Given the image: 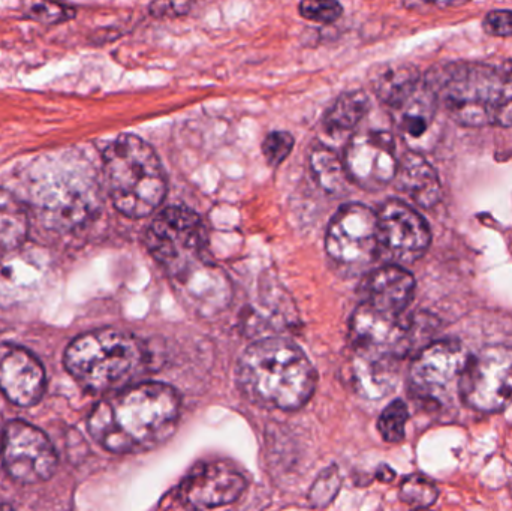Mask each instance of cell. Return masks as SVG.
Wrapping results in <instances>:
<instances>
[{
    "instance_id": "6da1fadb",
    "label": "cell",
    "mask_w": 512,
    "mask_h": 511,
    "mask_svg": "<svg viewBox=\"0 0 512 511\" xmlns=\"http://www.w3.org/2000/svg\"><path fill=\"white\" fill-rule=\"evenodd\" d=\"M179 413L180 398L173 387L138 384L96 405L89 432L108 452H146L173 434Z\"/></svg>"
},
{
    "instance_id": "7a4b0ae2",
    "label": "cell",
    "mask_w": 512,
    "mask_h": 511,
    "mask_svg": "<svg viewBox=\"0 0 512 511\" xmlns=\"http://www.w3.org/2000/svg\"><path fill=\"white\" fill-rule=\"evenodd\" d=\"M29 203L50 230L83 227L101 207L98 174L77 150L42 156L30 168Z\"/></svg>"
},
{
    "instance_id": "3957f363",
    "label": "cell",
    "mask_w": 512,
    "mask_h": 511,
    "mask_svg": "<svg viewBox=\"0 0 512 511\" xmlns=\"http://www.w3.org/2000/svg\"><path fill=\"white\" fill-rule=\"evenodd\" d=\"M237 378L254 404L274 410H300L315 392L312 363L298 345L283 338L249 345L240 357Z\"/></svg>"
},
{
    "instance_id": "277c9868",
    "label": "cell",
    "mask_w": 512,
    "mask_h": 511,
    "mask_svg": "<svg viewBox=\"0 0 512 511\" xmlns=\"http://www.w3.org/2000/svg\"><path fill=\"white\" fill-rule=\"evenodd\" d=\"M427 84L460 125L512 126V60L451 65Z\"/></svg>"
},
{
    "instance_id": "5b68a950",
    "label": "cell",
    "mask_w": 512,
    "mask_h": 511,
    "mask_svg": "<svg viewBox=\"0 0 512 511\" xmlns=\"http://www.w3.org/2000/svg\"><path fill=\"white\" fill-rule=\"evenodd\" d=\"M107 188L114 206L129 218L152 215L167 195V180L152 146L123 134L102 155Z\"/></svg>"
},
{
    "instance_id": "8992f818",
    "label": "cell",
    "mask_w": 512,
    "mask_h": 511,
    "mask_svg": "<svg viewBox=\"0 0 512 511\" xmlns=\"http://www.w3.org/2000/svg\"><path fill=\"white\" fill-rule=\"evenodd\" d=\"M141 341L116 329L93 330L69 344L65 366L69 374L92 392L120 390L146 366Z\"/></svg>"
},
{
    "instance_id": "52a82bcc",
    "label": "cell",
    "mask_w": 512,
    "mask_h": 511,
    "mask_svg": "<svg viewBox=\"0 0 512 511\" xmlns=\"http://www.w3.org/2000/svg\"><path fill=\"white\" fill-rule=\"evenodd\" d=\"M327 255L346 272H363L378 255V218L363 204H348L331 219Z\"/></svg>"
},
{
    "instance_id": "ba28073f",
    "label": "cell",
    "mask_w": 512,
    "mask_h": 511,
    "mask_svg": "<svg viewBox=\"0 0 512 511\" xmlns=\"http://www.w3.org/2000/svg\"><path fill=\"white\" fill-rule=\"evenodd\" d=\"M459 393L469 407L483 413L507 408L512 402V347L492 345L469 357Z\"/></svg>"
},
{
    "instance_id": "9c48e42d",
    "label": "cell",
    "mask_w": 512,
    "mask_h": 511,
    "mask_svg": "<svg viewBox=\"0 0 512 511\" xmlns=\"http://www.w3.org/2000/svg\"><path fill=\"white\" fill-rule=\"evenodd\" d=\"M0 456L11 479L35 485L53 476L57 455L44 432L26 422H12L3 429Z\"/></svg>"
},
{
    "instance_id": "30bf717a",
    "label": "cell",
    "mask_w": 512,
    "mask_h": 511,
    "mask_svg": "<svg viewBox=\"0 0 512 511\" xmlns=\"http://www.w3.org/2000/svg\"><path fill=\"white\" fill-rule=\"evenodd\" d=\"M206 243V227L197 213L185 207L162 210L147 231V246L153 257L171 269H182L198 257Z\"/></svg>"
},
{
    "instance_id": "8fae6325",
    "label": "cell",
    "mask_w": 512,
    "mask_h": 511,
    "mask_svg": "<svg viewBox=\"0 0 512 511\" xmlns=\"http://www.w3.org/2000/svg\"><path fill=\"white\" fill-rule=\"evenodd\" d=\"M378 254L394 266L420 260L430 246V230L420 213L402 201L390 200L376 213Z\"/></svg>"
},
{
    "instance_id": "7c38bea8",
    "label": "cell",
    "mask_w": 512,
    "mask_h": 511,
    "mask_svg": "<svg viewBox=\"0 0 512 511\" xmlns=\"http://www.w3.org/2000/svg\"><path fill=\"white\" fill-rule=\"evenodd\" d=\"M466 348L457 341L427 345L414 360L409 380L415 395L426 401L441 402L457 387L469 362Z\"/></svg>"
},
{
    "instance_id": "4fadbf2b",
    "label": "cell",
    "mask_w": 512,
    "mask_h": 511,
    "mask_svg": "<svg viewBox=\"0 0 512 511\" xmlns=\"http://www.w3.org/2000/svg\"><path fill=\"white\" fill-rule=\"evenodd\" d=\"M349 180L367 191H378L394 180L399 167L393 135L385 131L358 132L343 156Z\"/></svg>"
},
{
    "instance_id": "5bb4252c",
    "label": "cell",
    "mask_w": 512,
    "mask_h": 511,
    "mask_svg": "<svg viewBox=\"0 0 512 511\" xmlns=\"http://www.w3.org/2000/svg\"><path fill=\"white\" fill-rule=\"evenodd\" d=\"M246 480L224 462L198 465L179 489V500L189 510L228 506L245 492Z\"/></svg>"
},
{
    "instance_id": "9a60e30c",
    "label": "cell",
    "mask_w": 512,
    "mask_h": 511,
    "mask_svg": "<svg viewBox=\"0 0 512 511\" xmlns=\"http://www.w3.org/2000/svg\"><path fill=\"white\" fill-rule=\"evenodd\" d=\"M0 390L18 407H32L45 392V372L41 363L24 348L0 347Z\"/></svg>"
},
{
    "instance_id": "2e32d148",
    "label": "cell",
    "mask_w": 512,
    "mask_h": 511,
    "mask_svg": "<svg viewBox=\"0 0 512 511\" xmlns=\"http://www.w3.org/2000/svg\"><path fill=\"white\" fill-rule=\"evenodd\" d=\"M414 276L402 266L379 267L364 278L360 287L361 303L376 311L400 317L414 297Z\"/></svg>"
},
{
    "instance_id": "e0dca14e",
    "label": "cell",
    "mask_w": 512,
    "mask_h": 511,
    "mask_svg": "<svg viewBox=\"0 0 512 511\" xmlns=\"http://www.w3.org/2000/svg\"><path fill=\"white\" fill-rule=\"evenodd\" d=\"M438 105L435 92L421 80L390 105L394 125L408 140H420L432 128Z\"/></svg>"
},
{
    "instance_id": "ac0fdd59",
    "label": "cell",
    "mask_w": 512,
    "mask_h": 511,
    "mask_svg": "<svg viewBox=\"0 0 512 511\" xmlns=\"http://www.w3.org/2000/svg\"><path fill=\"white\" fill-rule=\"evenodd\" d=\"M394 180L397 188L418 206L429 209L441 200L442 188L438 174L418 153L409 152L400 159Z\"/></svg>"
},
{
    "instance_id": "d6986e66",
    "label": "cell",
    "mask_w": 512,
    "mask_h": 511,
    "mask_svg": "<svg viewBox=\"0 0 512 511\" xmlns=\"http://www.w3.org/2000/svg\"><path fill=\"white\" fill-rule=\"evenodd\" d=\"M30 218L23 201L0 189V260L21 248L29 236Z\"/></svg>"
},
{
    "instance_id": "ffe728a7",
    "label": "cell",
    "mask_w": 512,
    "mask_h": 511,
    "mask_svg": "<svg viewBox=\"0 0 512 511\" xmlns=\"http://www.w3.org/2000/svg\"><path fill=\"white\" fill-rule=\"evenodd\" d=\"M370 108L366 93L355 90L339 96L324 117L325 131L330 135L346 134L361 122Z\"/></svg>"
},
{
    "instance_id": "44dd1931",
    "label": "cell",
    "mask_w": 512,
    "mask_h": 511,
    "mask_svg": "<svg viewBox=\"0 0 512 511\" xmlns=\"http://www.w3.org/2000/svg\"><path fill=\"white\" fill-rule=\"evenodd\" d=\"M310 170L316 183L330 195L342 194L351 182L343 159L325 146H316L310 153Z\"/></svg>"
},
{
    "instance_id": "7402d4cb",
    "label": "cell",
    "mask_w": 512,
    "mask_h": 511,
    "mask_svg": "<svg viewBox=\"0 0 512 511\" xmlns=\"http://www.w3.org/2000/svg\"><path fill=\"white\" fill-rule=\"evenodd\" d=\"M420 81V75L414 66L408 63H393L376 74L373 87L379 99L390 107L396 99Z\"/></svg>"
},
{
    "instance_id": "603a6c76",
    "label": "cell",
    "mask_w": 512,
    "mask_h": 511,
    "mask_svg": "<svg viewBox=\"0 0 512 511\" xmlns=\"http://www.w3.org/2000/svg\"><path fill=\"white\" fill-rule=\"evenodd\" d=\"M400 500L415 509H429L439 497L438 486L423 474H412L400 486Z\"/></svg>"
},
{
    "instance_id": "cb8c5ba5",
    "label": "cell",
    "mask_w": 512,
    "mask_h": 511,
    "mask_svg": "<svg viewBox=\"0 0 512 511\" xmlns=\"http://www.w3.org/2000/svg\"><path fill=\"white\" fill-rule=\"evenodd\" d=\"M409 411L405 402H391L378 420V431L381 437L388 443H399L405 438L406 423H408Z\"/></svg>"
},
{
    "instance_id": "d4e9b609",
    "label": "cell",
    "mask_w": 512,
    "mask_h": 511,
    "mask_svg": "<svg viewBox=\"0 0 512 511\" xmlns=\"http://www.w3.org/2000/svg\"><path fill=\"white\" fill-rule=\"evenodd\" d=\"M340 485H342V480H340L336 467L322 471L310 488L309 497H307L310 506L315 509H325L330 506L339 494Z\"/></svg>"
},
{
    "instance_id": "484cf974",
    "label": "cell",
    "mask_w": 512,
    "mask_h": 511,
    "mask_svg": "<svg viewBox=\"0 0 512 511\" xmlns=\"http://www.w3.org/2000/svg\"><path fill=\"white\" fill-rule=\"evenodd\" d=\"M294 147V137L289 132H270L262 141V153L270 167L282 164Z\"/></svg>"
},
{
    "instance_id": "4316f807",
    "label": "cell",
    "mask_w": 512,
    "mask_h": 511,
    "mask_svg": "<svg viewBox=\"0 0 512 511\" xmlns=\"http://www.w3.org/2000/svg\"><path fill=\"white\" fill-rule=\"evenodd\" d=\"M300 12L307 20L328 24L342 15V6L337 2H303Z\"/></svg>"
},
{
    "instance_id": "83f0119b",
    "label": "cell",
    "mask_w": 512,
    "mask_h": 511,
    "mask_svg": "<svg viewBox=\"0 0 512 511\" xmlns=\"http://www.w3.org/2000/svg\"><path fill=\"white\" fill-rule=\"evenodd\" d=\"M30 17L41 23H56V21L68 20L72 17V11L62 5H50V3H36L30 6Z\"/></svg>"
},
{
    "instance_id": "f1b7e54d",
    "label": "cell",
    "mask_w": 512,
    "mask_h": 511,
    "mask_svg": "<svg viewBox=\"0 0 512 511\" xmlns=\"http://www.w3.org/2000/svg\"><path fill=\"white\" fill-rule=\"evenodd\" d=\"M484 30L492 36H512V11H493L484 18Z\"/></svg>"
},
{
    "instance_id": "f546056e",
    "label": "cell",
    "mask_w": 512,
    "mask_h": 511,
    "mask_svg": "<svg viewBox=\"0 0 512 511\" xmlns=\"http://www.w3.org/2000/svg\"><path fill=\"white\" fill-rule=\"evenodd\" d=\"M191 3H153L150 12L156 17H177L188 14Z\"/></svg>"
},
{
    "instance_id": "4dcf8cb0",
    "label": "cell",
    "mask_w": 512,
    "mask_h": 511,
    "mask_svg": "<svg viewBox=\"0 0 512 511\" xmlns=\"http://www.w3.org/2000/svg\"><path fill=\"white\" fill-rule=\"evenodd\" d=\"M0 511H14L9 506H5V504H0Z\"/></svg>"
},
{
    "instance_id": "1f68e13d",
    "label": "cell",
    "mask_w": 512,
    "mask_h": 511,
    "mask_svg": "<svg viewBox=\"0 0 512 511\" xmlns=\"http://www.w3.org/2000/svg\"><path fill=\"white\" fill-rule=\"evenodd\" d=\"M0 426H2V425H0ZM2 435H3V429L0 428V443H2Z\"/></svg>"
},
{
    "instance_id": "d6a6232c",
    "label": "cell",
    "mask_w": 512,
    "mask_h": 511,
    "mask_svg": "<svg viewBox=\"0 0 512 511\" xmlns=\"http://www.w3.org/2000/svg\"><path fill=\"white\" fill-rule=\"evenodd\" d=\"M412 511H430L429 509H415V510H412Z\"/></svg>"
}]
</instances>
